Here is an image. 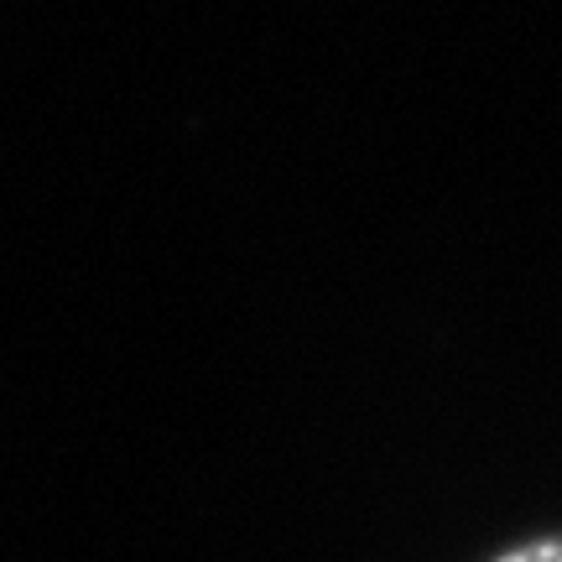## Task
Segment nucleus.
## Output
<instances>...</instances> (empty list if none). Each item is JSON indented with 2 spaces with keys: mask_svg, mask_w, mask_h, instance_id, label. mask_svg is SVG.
<instances>
[{
  "mask_svg": "<svg viewBox=\"0 0 562 562\" xmlns=\"http://www.w3.org/2000/svg\"><path fill=\"white\" fill-rule=\"evenodd\" d=\"M490 562H562V531H542V537H521V542L501 547Z\"/></svg>",
  "mask_w": 562,
  "mask_h": 562,
  "instance_id": "f257e3e1",
  "label": "nucleus"
}]
</instances>
